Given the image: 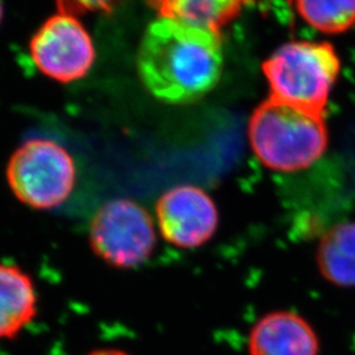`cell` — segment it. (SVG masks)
Returning a JSON list of instances; mask_svg holds the SVG:
<instances>
[{
    "instance_id": "obj_1",
    "label": "cell",
    "mask_w": 355,
    "mask_h": 355,
    "mask_svg": "<svg viewBox=\"0 0 355 355\" xmlns=\"http://www.w3.org/2000/svg\"><path fill=\"white\" fill-rule=\"evenodd\" d=\"M136 64L155 99L175 105L196 102L215 89L223 74L221 32L158 17L141 38Z\"/></svg>"
},
{
    "instance_id": "obj_2",
    "label": "cell",
    "mask_w": 355,
    "mask_h": 355,
    "mask_svg": "<svg viewBox=\"0 0 355 355\" xmlns=\"http://www.w3.org/2000/svg\"><path fill=\"white\" fill-rule=\"evenodd\" d=\"M254 155L267 168L296 173L318 162L328 148L324 114H312L268 96L249 119Z\"/></svg>"
},
{
    "instance_id": "obj_3",
    "label": "cell",
    "mask_w": 355,
    "mask_h": 355,
    "mask_svg": "<svg viewBox=\"0 0 355 355\" xmlns=\"http://www.w3.org/2000/svg\"><path fill=\"white\" fill-rule=\"evenodd\" d=\"M341 62L329 42L291 41L262 64L270 96L312 114H324Z\"/></svg>"
},
{
    "instance_id": "obj_4",
    "label": "cell",
    "mask_w": 355,
    "mask_h": 355,
    "mask_svg": "<svg viewBox=\"0 0 355 355\" xmlns=\"http://www.w3.org/2000/svg\"><path fill=\"white\" fill-rule=\"evenodd\" d=\"M6 177L15 198L38 211L57 208L70 198L76 183V162L57 141L26 140L13 152Z\"/></svg>"
},
{
    "instance_id": "obj_5",
    "label": "cell",
    "mask_w": 355,
    "mask_h": 355,
    "mask_svg": "<svg viewBox=\"0 0 355 355\" xmlns=\"http://www.w3.org/2000/svg\"><path fill=\"white\" fill-rule=\"evenodd\" d=\"M89 248L104 263L135 268L155 249L157 233L150 214L135 200L114 199L94 214L89 227Z\"/></svg>"
},
{
    "instance_id": "obj_6",
    "label": "cell",
    "mask_w": 355,
    "mask_h": 355,
    "mask_svg": "<svg viewBox=\"0 0 355 355\" xmlns=\"http://www.w3.org/2000/svg\"><path fill=\"white\" fill-rule=\"evenodd\" d=\"M29 51L38 70L61 83L87 76L96 58L87 29L69 13L58 12L40 26Z\"/></svg>"
},
{
    "instance_id": "obj_7",
    "label": "cell",
    "mask_w": 355,
    "mask_h": 355,
    "mask_svg": "<svg viewBox=\"0 0 355 355\" xmlns=\"http://www.w3.org/2000/svg\"><path fill=\"white\" fill-rule=\"evenodd\" d=\"M155 215L166 241L182 249L203 246L218 227L214 199L192 184H179L162 193L155 204Z\"/></svg>"
},
{
    "instance_id": "obj_8",
    "label": "cell",
    "mask_w": 355,
    "mask_h": 355,
    "mask_svg": "<svg viewBox=\"0 0 355 355\" xmlns=\"http://www.w3.org/2000/svg\"><path fill=\"white\" fill-rule=\"evenodd\" d=\"M320 343L312 325L290 311L259 318L249 334L250 355H318Z\"/></svg>"
},
{
    "instance_id": "obj_9",
    "label": "cell",
    "mask_w": 355,
    "mask_h": 355,
    "mask_svg": "<svg viewBox=\"0 0 355 355\" xmlns=\"http://www.w3.org/2000/svg\"><path fill=\"white\" fill-rule=\"evenodd\" d=\"M38 297L32 278L0 262V340H13L36 318Z\"/></svg>"
},
{
    "instance_id": "obj_10",
    "label": "cell",
    "mask_w": 355,
    "mask_h": 355,
    "mask_svg": "<svg viewBox=\"0 0 355 355\" xmlns=\"http://www.w3.org/2000/svg\"><path fill=\"white\" fill-rule=\"evenodd\" d=\"M316 262L322 278L337 287H355V221L328 229L318 242Z\"/></svg>"
},
{
    "instance_id": "obj_11",
    "label": "cell",
    "mask_w": 355,
    "mask_h": 355,
    "mask_svg": "<svg viewBox=\"0 0 355 355\" xmlns=\"http://www.w3.org/2000/svg\"><path fill=\"white\" fill-rule=\"evenodd\" d=\"M158 17L177 19L216 32L229 26L253 0H146Z\"/></svg>"
},
{
    "instance_id": "obj_12",
    "label": "cell",
    "mask_w": 355,
    "mask_h": 355,
    "mask_svg": "<svg viewBox=\"0 0 355 355\" xmlns=\"http://www.w3.org/2000/svg\"><path fill=\"white\" fill-rule=\"evenodd\" d=\"M305 23L322 33L338 35L355 24V0H295Z\"/></svg>"
},
{
    "instance_id": "obj_13",
    "label": "cell",
    "mask_w": 355,
    "mask_h": 355,
    "mask_svg": "<svg viewBox=\"0 0 355 355\" xmlns=\"http://www.w3.org/2000/svg\"><path fill=\"white\" fill-rule=\"evenodd\" d=\"M120 0H57L58 12L69 15L111 13Z\"/></svg>"
},
{
    "instance_id": "obj_14",
    "label": "cell",
    "mask_w": 355,
    "mask_h": 355,
    "mask_svg": "<svg viewBox=\"0 0 355 355\" xmlns=\"http://www.w3.org/2000/svg\"><path fill=\"white\" fill-rule=\"evenodd\" d=\"M87 355H130L127 352L123 350H117V349H99V350H94Z\"/></svg>"
},
{
    "instance_id": "obj_15",
    "label": "cell",
    "mask_w": 355,
    "mask_h": 355,
    "mask_svg": "<svg viewBox=\"0 0 355 355\" xmlns=\"http://www.w3.org/2000/svg\"><path fill=\"white\" fill-rule=\"evenodd\" d=\"M1 20H3V4H1V0H0V24H1Z\"/></svg>"
}]
</instances>
